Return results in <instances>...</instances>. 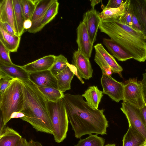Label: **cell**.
Segmentation results:
<instances>
[{
    "label": "cell",
    "mask_w": 146,
    "mask_h": 146,
    "mask_svg": "<svg viewBox=\"0 0 146 146\" xmlns=\"http://www.w3.org/2000/svg\"><path fill=\"white\" fill-rule=\"evenodd\" d=\"M102 1L100 0H90L91 5L92 7V9H95V6L97 4L100 3Z\"/></svg>",
    "instance_id": "obj_46"
},
{
    "label": "cell",
    "mask_w": 146,
    "mask_h": 146,
    "mask_svg": "<svg viewBox=\"0 0 146 146\" xmlns=\"http://www.w3.org/2000/svg\"><path fill=\"white\" fill-rule=\"evenodd\" d=\"M14 79L0 70V94L5 91Z\"/></svg>",
    "instance_id": "obj_33"
},
{
    "label": "cell",
    "mask_w": 146,
    "mask_h": 146,
    "mask_svg": "<svg viewBox=\"0 0 146 146\" xmlns=\"http://www.w3.org/2000/svg\"><path fill=\"white\" fill-rule=\"evenodd\" d=\"M0 70L14 79H17L22 81L30 80L29 73L22 66L13 63H9L0 60Z\"/></svg>",
    "instance_id": "obj_16"
},
{
    "label": "cell",
    "mask_w": 146,
    "mask_h": 146,
    "mask_svg": "<svg viewBox=\"0 0 146 146\" xmlns=\"http://www.w3.org/2000/svg\"><path fill=\"white\" fill-rule=\"evenodd\" d=\"M129 0H128L125 11L124 14L118 18L119 21L133 28L132 17L129 6Z\"/></svg>",
    "instance_id": "obj_32"
},
{
    "label": "cell",
    "mask_w": 146,
    "mask_h": 146,
    "mask_svg": "<svg viewBox=\"0 0 146 146\" xmlns=\"http://www.w3.org/2000/svg\"><path fill=\"white\" fill-rule=\"evenodd\" d=\"M101 82L103 93L108 95L112 100L117 102L123 100L124 84L119 82L111 76L102 74Z\"/></svg>",
    "instance_id": "obj_9"
},
{
    "label": "cell",
    "mask_w": 146,
    "mask_h": 146,
    "mask_svg": "<svg viewBox=\"0 0 146 146\" xmlns=\"http://www.w3.org/2000/svg\"><path fill=\"white\" fill-rule=\"evenodd\" d=\"M24 116V114L21 112H15L12 113L11 117V119L13 118H21Z\"/></svg>",
    "instance_id": "obj_41"
},
{
    "label": "cell",
    "mask_w": 146,
    "mask_h": 146,
    "mask_svg": "<svg viewBox=\"0 0 146 146\" xmlns=\"http://www.w3.org/2000/svg\"><path fill=\"white\" fill-rule=\"evenodd\" d=\"M104 139L98 135L91 134L87 138L80 139L75 146H104Z\"/></svg>",
    "instance_id": "obj_30"
},
{
    "label": "cell",
    "mask_w": 146,
    "mask_h": 146,
    "mask_svg": "<svg viewBox=\"0 0 146 146\" xmlns=\"http://www.w3.org/2000/svg\"><path fill=\"white\" fill-rule=\"evenodd\" d=\"M59 4L58 0H55L48 9L42 22L43 28L51 21L57 14Z\"/></svg>",
    "instance_id": "obj_31"
},
{
    "label": "cell",
    "mask_w": 146,
    "mask_h": 146,
    "mask_svg": "<svg viewBox=\"0 0 146 146\" xmlns=\"http://www.w3.org/2000/svg\"><path fill=\"white\" fill-rule=\"evenodd\" d=\"M38 0H21V8L25 20L31 19Z\"/></svg>",
    "instance_id": "obj_29"
},
{
    "label": "cell",
    "mask_w": 146,
    "mask_h": 146,
    "mask_svg": "<svg viewBox=\"0 0 146 146\" xmlns=\"http://www.w3.org/2000/svg\"><path fill=\"white\" fill-rule=\"evenodd\" d=\"M74 75L68 66L57 75L55 77L57 80L58 89L62 92L70 90L71 82Z\"/></svg>",
    "instance_id": "obj_22"
},
{
    "label": "cell",
    "mask_w": 146,
    "mask_h": 146,
    "mask_svg": "<svg viewBox=\"0 0 146 146\" xmlns=\"http://www.w3.org/2000/svg\"><path fill=\"white\" fill-rule=\"evenodd\" d=\"M68 66L70 68L74 75H75L79 78L82 83L84 84V82L83 80L78 75L77 70L75 66L74 65L70 64L69 63L68 64Z\"/></svg>",
    "instance_id": "obj_39"
},
{
    "label": "cell",
    "mask_w": 146,
    "mask_h": 146,
    "mask_svg": "<svg viewBox=\"0 0 146 146\" xmlns=\"http://www.w3.org/2000/svg\"><path fill=\"white\" fill-rule=\"evenodd\" d=\"M30 80L38 87L58 89L56 79L50 70L29 73Z\"/></svg>",
    "instance_id": "obj_14"
},
{
    "label": "cell",
    "mask_w": 146,
    "mask_h": 146,
    "mask_svg": "<svg viewBox=\"0 0 146 146\" xmlns=\"http://www.w3.org/2000/svg\"><path fill=\"white\" fill-rule=\"evenodd\" d=\"M67 58L62 54L56 56L54 63L50 70L56 77L64 70L68 66Z\"/></svg>",
    "instance_id": "obj_28"
},
{
    "label": "cell",
    "mask_w": 146,
    "mask_h": 146,
    "mask_svg": "<svg viewBox=\"0 0 146 146\" xmlns=\"http://www.w3.org/2000/svg\"><path fill=\"white\" fill-rule=\"evenodd\" d=\"M118 18L101 21L99 29L140 62L146 60V39L141 32L120 23Z\"/></svg>",
    "instance_id": "obj_2"
},
{
    "label": "cell",
    "mask_w": 146,
    "mask_h": 146,
    "mask_svg": "<svg viewBox=\"0 0 146 146\" xmlns=\"http://www.w3.org/2000/svg\"><path fill=\"white\" fill-rule=\"evenodd\" d=\"M128 0H125L121 6L118 8H105L99 13L101 21L117 18L125 12Z\"/></svg>",
    "instance_id": "obj_25"
},
{
    "label": "cell",
    "mask_w": 146,
    "mask_h": 146,
    "mask_svg": "<svg viewBox=\"0 0 146 146\" xmlns=\"http://www.w3.org/2000/svg\"><path fill=\"white\" fill-rule=\"evenodd\" d=\"M10 52L0 42V60L7 63H13L10 57Z\"/></svg>",
    "instance_id": "obj_34"
},
{
    "label": "cell",
    "mask_w": 146,
    "mask_h": 146,
    "mask_svg": "<svg viewBox=\"0 0 146 146\" xmlns=\"http://www.w3.org/2000/svg\"><path fill=\"white\" fill-rule=\"evenodd\" d=\"M129 6L132 17L133 29L137 31L141 32V28L140 24L138 19L135 15L133 9L130 5V0Z\"/></svg>",
    "instance_id": "obj_35"
},
{
    "label": "cell",
    "mask_w": 146,
    "mask_h": 146,
    "mask_svg": "<svg viewBox=\"0 0 146 146\" xmlns=\"http://www.w3.org/2000/svg\"><path fill=\"white\" fill-rule=\"evenodd\" d=\"M31 146H43L41 144L37 141H35L31 139L29 141Z\"/></svg>",
    "instance_id": "obj_45"
},
{
    "label": "cell",
    "mask_w": 146,
    "mask_h": 146,
    "mask_svg": "<svg viewBox=\"0 0 146 146\" xmlns=\"http://www.w3.org/2000/svg\"><path fill=\"white\" fill-rule=\"evenodd\" d=\"M70 123L76 138L92 133L107 134L108 122L103 109H94L80 94H64L63 98Z\"/></svg>",
    "instance_id": "obj_1"
},
{
    "label": "cell",
    "mask_w": 146,
    "mask_h": 146,
    "mask_svg": "<svg viewBox=\"0 0 146 146\" xmlns=\"http://www.w3.org/2000/svg\"><path fill=\"white\" fill-rule=\"evenodd\" d=\"M22 138L18 132L6 126L0 132V146H16Z\"/></svg>",
    "instance_id": "obj_20"
},
{
    "label": "cell",
    "mask_w": 146,
    "mask_h": 146,
    "mask_svg": "<svg viewBox=\"0 0 146 146\" xmlns=\"http://www.w3.org/2000/svg\"><path fill=\"white\" fill-rule=\"evenodd\" d=\"M22 82L24 102L21 112L24 116L21 119L30 124L37 132L53 134L47 100L37 86L30 80Z\"/></svg>",
    "instance_id": "obj_3"
},
{
    "label": "cell",
    "mask_w": 146,
    "mask_h": 146,
    "mask_svg": "<svg viewBox=\"0 0 146 146\" xmlns=\"http://www.w3.org/2000/svg\"><path fill=\"white\" fill-rule=\"evenodd\" d=\"M6 126L4 125L3 118L1 113L0 115V132H1Z\"/></svg>",
    "instance_id": "obj_44"
},
{
    "label": "cell",
    "mask_w": 146,
    "mask_h": 146,
    "mask_svg": "<svg viewBox=\"0 0 146 146\" xmlns=\"http://www.w3.org/2000/svg\"><path fill=\"white\" fill-rule=\"evenodd\" d=\"M18 34L21 36L25 31L24 23L25 20L21 8V0H12Z\"/></svg>",
    "instance_id": "obj_26"
},
{
    "label": "cell",
    "mask_w": 146,
    "mask_h": 146,
    "mask_svg": "<svg viewBox=\"0 0 146 146\" xmlns=\"http://www.w3.org/2000/svg\"><path fill=\"white\" fill-rule=\"evenodd\" d=\"M24 102L23 82L14 79L5 91L0 94V113L5 125L11 119L13 113L21 111Z\"/></svg>",
    "instance_id": "obj_4"
},
{
    "label": "cell",
    "mask_w": 146,
    "mask_h": 146,
    "mask_svg": "<svg viewBox=\"0 0 146 146\" xmlns=\"http://www.w3.org/2000/svg\"><path fill=\"white\" fill-rule=\"evenodd\" d=\"M94 60L101 68L102 74L111 76L113 73L121 75L122 67L117 62L113 56L105 49L102 44L95 45Z\"/></svg>",
    "instance_id": "obj_6"
},
{
    "label": "cell",
    "mask_w": 146,
    "mask_h": 146,
    "mask_svg": "<svg viewBox=\"0 0 146 146\" xmlns=\"http://www.w3.org/2000/svg\"><path fill=\"white\" fill-rule=\"evenodd\" d=\"M125 0H110L105 8H118L120 7Z\"/></svg>",
    "instance_id": "obj_36"
},
{
    "label": "cell",
    "mask_w": 146,
    "mask_h": 146,
    "mask_svg": "<svg viewBox=\"0 0 146 146\" xmlns=\"http://www.w3.org/2000/svg\"><path fill=\"white\" fill-rule=\"evenodd\" d=\"M76 42L78 49L86 57L90 58L93 49V44L91 42L86 24L82 21L79 24L77 29Z\"/></svg>",
    "instance_id": "obj_12"
},
{
    "label": "cell",
    "mask_w": 146,
    "mask_h": 146,
    "mask_svg": "<svg viewBox=\"0 0 146 146\" xmlns=\"http://www.w3.org/2000/svg\"><path fill=\"white\" fill-rule=\"evenodd\" d=\"M16 146H31L29 141L24 138H22L18 143Z\"/></svg>",
    "instance_id": "obj_40"
},
{
    "label": "cell",
    "mask_w": 146,
    "mask_h": 146,
    "mask_svg": "<svg viewBox=\"0 0 146 146\" xmlns=\"http://www.w3.org/2000/svg\"><path fill=\"white\" fill-rule=\"evenodd\" d=\"M47 105L54 140L60 143L66 137L69 122L63 99L55 102L47 101Z\"/></svg>",
    "instance_id": "obj_5"
},
{
    "label": "cell",
    "mask_w": 146,
    "mask_h": 146,
    "mask_svg": "<svg viewBox=\"0 0 146 146\" xmlns=\"http://www.w3.org/2000/svg\"><path fill=\"white\" fill-rule=\"evenodd\" d=\"M55 0H38L31 21V27L27 31L35 33L40 31L43 28L42 22L46 12Z\"/></svg>",
    "instance_id": "obj_10"
},
{
    "label": "cell",
    "mask_w": 146,
    "mask_h": 146,
    "mask_svg": "<svg viewBox=\"0 0 146 146\" xmlns=\"http://www.w3.org/2000/svg\"><path fill=\"white\" fill-rule=\"evenodd\" d=\"M37 87L48 101L55 102L64 97L63 92L58 89L49 87Z\"/></svg>",
    "instance_id": "obj_27"
},
{
    "label": "cell",
    "mask_w": 146,
    "mask_h": 146,
    "mask_svg": "<svg viewBox=\"0 0 146 146\" xmlns=\"http://www.w3.org/2000/svg\"><path fill=\"white\" fill-rule=\"evenodd\" d=\"M139 146H146V139Z\"/></svg>",
    "instance_id": "obj_47"
},
{
    "label": "cell",
    "mask_w": 146,
    "mask_h": 146,
    "mask_svg": "<svg viewBox=\"0 0 146 146\" xmlns=\"http://www.w3.org/2000/svg\"><path fill=\"white\" fill-rule=\"evenodd\" d=\"M104 146H116L114 144H108Z\"/></svg>",
    "instance_id": "obj_48"
},
{
    "label": "cell",
    "mask_w": 146,
    "mask_h": 146,
    "mask_svg": "<svg viewBox=\"0 0 146 146\" xmlns=\"http://www.w3.org/2000/svg\"><path fill=\"white\" fill-rule=\"evenodd\" d=\"M55 56L54 55L45 56L22 67L29 73L50 70L54 63Z\"/></svg>",
    "instance_id": "obj_17"
},
{
    "label": "cell",
    "mask_w": 146,
    "mask_h": 146,
    "mask_svg": "<svg viewBox=\"0 0 146 146\" xmlns=\"http://www.w3.org/2000/svg\"><path fill=\"white\" fill-rule=\"evenodd\" d=\"M120 109L126 117L129 127L135 129L146 139V126L140 110L127 103L123 102Z\"/></svg>",
    "instance_id": "obj_8"
},
{
    "label": "cell",
    "mask_w": 146,
    "mask_h": 146,
    "mask_svg": "<svg viewBox=\"0 0 146 146\" xmlns=\"http://www.w3.org/2000/svg\"><path fill=\"white\" fill-rule=\"evenodd\" d=\"M130 5L140 24L146 39V0H130Z\"/></svg>",
    "instance_id": "obj_18"
},
{
    "label": "cell",
    "mask_w": 146,
    "mask_h": 146,
    "mask_svg": "<svg viewBox=\"0 0 146 146\" xmlns=\"http://www.w3.org/2000/svg\"><path fill=\"white\" fill-rule=\"evenodd\" d=\"M0 22L8 23L17 35L18 29L12 0H1L0 2Z\"/></svg>",
    "instance_id": "obj_15"
},
{
    "label": "cell",
    "mask_w": 146,
    "mask_h": 146,
    "mask_svg": "<svg viewBox=\"0 0 146 146\" xmlns=\"http://www.w3.org/2000/svg\"><path fill=\"white\" fill-rule=\"evenodd\" d=\"M122 101L140 109L146 105L141 81H138L135 78H130L126 81L124 84Z\"/></svg>",
    "instance_id": "obj_7"
},
{
    "label": "cell",
    "mask_w": 146,
    "mask_h": 146,
    "mask_svg": "<svg viewBox=\"0 0 146 146\" xmlns=\"http://www.w3.org/2000/svg\"><path fill=\"white\" fill-rule=\"evenodd\" d=\"M86 26L92 43L96 40L98 29L101 21L99 13L95 9H91L84 13L83 21Z\"/></svg>",
    "instance_id": "obj_13"
},
{
    "label": "cell",
    "mask_w": 146,
    "mask_h": 146,
    "mask_svg": "<svg viewBox=\"0 0 146 146\" xmlns=\"http://www.w3.org/2000/svg\"><path fill=\"white\" fill-rule=\"evenodd\" d=\"M21 36L13 35L6 32L0 25V42L10 52H17L19 47Z\"/></svg>",
    "instance_id": "obj_21"
},
{
    "label": "cell",
    "mask_w": 146,
    "mask_h": 146,
    "mask_svg": "<svg viewBox=\"0 0 146 146\" xmlns=\"http://www.w3.org/2000/svg\"><path fill=\"white\" fill-rule=\"evenodd\" d=\"M140 110L146 126V105Z\"/></svg>",
    "instance_id": "obj_43"
},
{
    "label": "cell",
    "mask_w": 146,
    "mask_h": 146,
    "mask_svg": "<svg viewBox=\"0 0 146 146\" xmlns=\"http://www.w3.org/2000/svg\"><path fill=\"white\" fill-rule=\"evenodd\" d=\"M32 25L31 20L29 19L25 20L24 23V28L27 31L31 28Z\"/></svg>",
    "instance_id": "obj_42"
},
{
    "label": "cell",
    "mask_w": 146,
    "mask_h": 146,
    "mask_svg": "<svg viewBox=\"0 0 146 146\" xmlns=\"http://www.w3.org/2000/svg\"><path fill=\"white\" fill-rule=\"evenodd\" d=\"M145 140L133 128L129 127L122 140V146H139Z\"/></svg>",
    "instance_id": "obj_24"
},
{
    "label": "cell",
    "mask_w": 146,
    "mask_h": 146,
    "mask_svg": "<svg viewBox=\"0 0 146 146\" xmlns=\"http://www.w3.org/2000/svg\"><path fill=\"white\" fill-rule=\"evenodd\" d=\"M1 25L4 30L7 33L13 35H17L11 25L8 23H1Z\"/></svg>",
    "instance_id": "obj_37"
},
{
    "label": "cell",
    "mask_w": 146,
    "mask_h": 146,
    "mask_svg": "<svg viewBox=\"0 0 146 146\" xmlns=\"http://www.w3.org/2000/svg\"><path fill=\"white\" fill-rule=\"evenodd\" d=\"M103 42L112 56L118 60L125 61L133 59L131 55L112 39L104 38L103 39Z\"/></svg>",
    "instance_id": "obj_19"
},
{
    "label": "cell",
    "mask_w": 146,
    "mask_h": 146,
    "mask_svg": "<svg viewBox=\"0 0 146 146\" xmlns=\"http://www.w3.org/2000/svg\"><path fill=\"white\" fill-rule=\"evenodd\" d=\"M143 79L141 82L142 86L143 97L146 104V70L145 72L143 74Z\"/></svg>",
    "instance_id": "obj_38"
},
{
    "label": "cell",
    "mask_w": 146,
    "mask_h": 146,
    "mask_svg": "<svg viewBox=\"0 0 146 146\" xmlns=\"http://www.w3.org/2000/svg\"><path fill=\"white\" fill-rule=\"evenodd\" d=\"M72 62L80 78L89 80L92 77L93 70L89 59L79 50L73 53Z\"/></svg>",
    "instance_id": "obj_11"
},
{
    "label": "cell",
    "mask_w": 146,
    "mask_h": 146,
    "mask_svg": "<svg viewBox=\"0 0 146 146\" xmlns=\"http://www.w3.org/2000/svg\"><path fill=\"white\" fill-rule=\"evenodd\" d=\"M102 92L98 89L97 86L89 87L82 95L87 103L94 109H98L99 103L103 96Z\"/></svg>",
    "instance_id": "obj_23"
}]
</instances>
